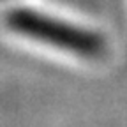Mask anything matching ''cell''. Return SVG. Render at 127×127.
Segmentation results:
<instances>
[{
	"label": "cell",
	"instance_id": "1",
	"mask_svg": "<svg viewBox=\"0 0 127 127\" xmlns=\"http://www.w3.org/2000/svg\"><path fill=\"white\" fill-rule=\"evenodd\" d=\"M5 27L21 41L76 65L101 67L113 53L111 41L102 30L62 12L14 7L5 16Z\"/></svg>",
	"mask_w": 127,
	"mask_h": 127
}]
</instances>
